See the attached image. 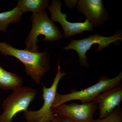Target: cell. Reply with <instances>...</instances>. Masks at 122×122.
Wrapping results in <instances>:
<instances>
[{
	"label": "cell",
	"mask_w": 122,
	"mask_h": 122,
	"mask_svg": "<svg viewBox=\"0 0 122 122\" xmlns=\"http://www.w3.org/2000/svg\"><path fill=\"white\" fill-rule=\"evenodd\" d=\"M59 60L58 61V71L52 84L50 87L44 86L42 88L43 106L38 110H27L24 112V116L27 122H52L54 115L52 111V107L57 93V88L61 79L67 74L65 72H61Z\"/></svg>",
	"instance_id": "obj_6"
},
{
	"label": "cell",
	"mask_w": 122,
	"mask_h": 122,
	"mask_svg": "<svg viewBox=\"0 0 122 122\" xmlns=\"http://www.w3.org/2000/svg\"><path fill=\"white\" fill-rule=\"evenodd\" d=\"M122 110L119 107L116 108L110 114L102 119L93 120L92 122H122Z\"/></svg>",
	"instance_id": "obj_14"
},
{
	"label": "cell",
	"mask_w": 122,
	"mask_h": 122,
	"mask_svg": "<svg viewBox=\"0 0 122 122\" xmlns=\"http://www.w3.org/2000/svg\"><path fill=\"white\" fill-rule=\"evenodd\" d=\"M94 101L99 110V119L106 117L119 107L122 101V84L100 94Z\"/></svg>",
	"instance_id": "obj_10"
},
{
	"label": "cell",
	"mask_w": 122,
	"mask_h": 122,
	"mask_svg": "<svg viewBox=\"0 0 122 122\" xmlns=\"http://www.w3.org/2000/svg\"><path fill=\"white\" fill-rule=\"evenodd\" d=\"M0 53L4 56H11L18 59L25 66L27 75L36 84L50 69V57L46 51L41 53L30 52L14 48L11 44L0 41Z\"/></svg>",
	"instance_id": "obj_1"
},
{
	"label": "cell",
	"mask_w": 122,
	"mask_h": 122,
	"mask_svg": "<svg viewBox=\"0 0 122 122\" xmlns=\"http://www.w3.org/2000/svg\"><path fill=\"white\" fill-rule=\"evenodd\" d=\"M78 1V0H64L66 6L71 9L74 8L77 4Z\"/></svg>",
	"instance_id": "obj_16"
},
{
	"label": "cell",
	"mask_w": 122,
	"mask_h": 122,
	"mask_svg": "<svg viewBox=\"0 0 122 122\" xmlns=\"http://www.w3.org/2000/svg\"><path fill=\"white\" fill-rule=\"evenodd\" d=\"M122 72L113 78L105 76L100 77L96 84L80 91L72 90L66 94H56L52 109L59 105L73 100H79L81 103L91 102L100 94L121 84Z\"/></svg>",
	"instance_id": "obj_3"
},
{
	"label": "cell",
	"mask_w": 122,
	"mask_h": 122,
	"mask_svg": "<svg viewBox=\"0 0 122 122\" xmlns=\"http://www.w3.org/2000/svg\"><path fill=\"white\" fill-rule=\"evenodd\" d=\"M49 2V0H19L17 6L23 14L28 11L36 13L48 8Z\"/></svg>",
	"instance_id": "obj_13"
},
{
	"label": "cell",
	"mask_w": 122,
	"mask_h": 122,
	"mask_svg": "<svg viewBox=\"0 0 122 122\" xmlns=\"http://www.w3.org/2000/svg\"><path fill=\"white\" fill-rule=\"evenodd\" d=\"M37 95L35 89L28 86H22L13 91L2 102L3 112L0 115V122H13L16 115L28 110Z\"/></svg>",
	"instance_id": "obj_5"
},
{
	"label": "cell",
	"mask_w": 122,
	"mask_h": 122,
	"mask_svg": "<svg viewBox=\"0 0 122 122\" xmlns=\"http://www.w3.org/2000/svg\"><path fill=\"white\" fill-rule=\"evenodd\" d=\"M77 11L84 15L93 27L100 26L109 19V14L102 0H79Z\"/></svg>",
	"instance_id": "obj_9"
},
{
	"label": "cell",
	"mask_w": 122,
	"mask_h": 122,
	"mask_svg": "<svg viewBox=\"0 0 122 122\" xmlns=\"http://www.w3.org/2000/svg\"><path fill=\"white\" fill-rule=\"evenodd\" d=\"M23 84L21 77L2 68L0 61V88L5 91H14L22 87Z\"/></svg>",
	"instance_id": "obj_11"
},
{
	"label": "cell",
	"mask_w": 122,
	"mask_h": 122,
	"mask_svg": "<svg viewBox=\"0 0 122 122\" xmlns=\"http://www.w3.org/2000/svg\"><path fill=\"white\" fill-rule=\"evenodd\" d=\"M32 23L31 30L25 41L26 50L34 52H39L37 43L39 41V35H44L43 40L50 42L61 40L63 34L57 26L50 19L45 10L36 13L30 16Z\"/></svg>",
	"instance_id": "obj_2"
},
{
	"label": "cell",
	"mask_w": 122,
	"mask_h": 122,
	"mask_svg": "<svg viewBox=\"0 0 122 122\" xmlns=\"http://www.w3.org/2000/svg\"><path fill=\"white\" fill-rule=\"evenodd\" d=\"M51 122H74L71 119L67 117L57 114H54L53 118Z\"/></svg>",
	"instance_id": "obj_15"
},
{
	"label": "cell",
	"mask_w": 122,
	"mask_h": 122,
	"mask_svg": "<svg viewBox=\"0 0 122 122\" xmlns=\"http://www.w3.org/2000/svg\"><path fill=\"white\" fill-rule=\"evenodd\" d=\"M98 109V106L94 101L81 104L72 102L63 103L52 109L54 114L67 117L74 122H92L93 116Z\"/></svg>",
	"instance_id": "obj_8"
},
{
	"label": "cell",
	"mask_w": 122,
	"mask_h": 122,
	"mask_svg": "<svg viewBox=\"0 0 122 122\" xmlns=\"http://www.w3.org/2000/svg\"><path fill=\"white\" fill-rule=\"evenodd\" d=\"M62 5L59 0H53L48 8L51 16V20L58 22L61 25L64 32L63 37L68 38L76 34H83L85 31H93V26L87 20L84 22H71L68 21L67 14L62 13L61 11Z\"/></svg>",
	"instance_id": "obj_7"
},
{
	"label": "cell",
	"mask_w": 122,
	"mask_h": 122,
	"mask_svg": "<svg viewBox=\"0 0 122 122\" xmlns=\"http://www.w3.org/2000/svg\"><path fill=\"white\" fill-rule=\"evenodd\" d=\"M122 30L116 31L110 36L106 37L99 33L90 35L87 37L79 40L71 39L70 43L67 46L63 47L64 51L73 50L75 51L79 57V65L81 66L88 68L89 66L87 62L86 53L94 44H98V46L95 50L99 53L107 47H109L112 43L116 44L117 42L122 41Z\"/></svg>",
	"instance_id": "obj_4"
},
{
	"label": "cell",
	"mask_w": 122,
	"mask_h": 122,
	"mask_svg": "<svg viewBox=\"0 0 122 122\" xmlns=\"http://www.w3.org/2000/svg\"><path fill=\"white\" fill-rule=\"evenodd\" d=\"M23 14L17 6L10 11L0 13V31L6 32L10 24L20 22Z\"/></svg>",
	"instance_id": "obj_12"
}]
</instances>
